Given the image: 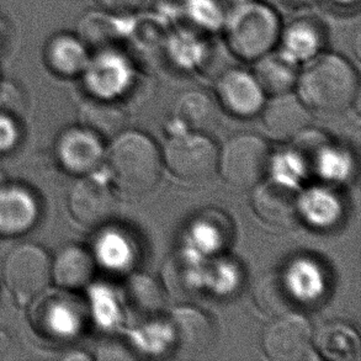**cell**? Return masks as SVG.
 <instances>
[{
  "mask_svg": "<svg viewBox=\"0 0 361 361\" xmlns=\"http://www.w3.org/2000/svg\"><path fill=\"white\" fill-rule=\"evenodd\" d=\"M298 98L312 114L339 115L359 94L357 71L338 54H316L298 78Z\"/></svg>",
  "mask_w": 361,
  "mask_h": 361,
  "instance_id": "1",
  "label": "cell"
},
{
  "mask_svg": "<svg viewBox=\"0 0 361 361\" xmlns=\"http://www.w3.org/2000/svg\"><path fill=\"white\" fill-rule=\"evenodd\" d=\"M108 161L116 185L128 195H146L161 180L159 149L140 132L118 133L109 151Z\"/></svg>",
  "mask_w": 361,
  "mask_h": 361,
  "instance_id": "2",
  "label": "cell"
},
{
  "mask_svg": "<svg viewBox=\"0 0 361 361\" xmlns=\"http://www.w3.org/2000/svg\"><path fill=\"white\" fill-rule=\"evenodd\" d=\"M226 41L233 54L253 61L271 51L281 34L280 20L269 5L244 0L226 19Z\"/></svg>",
  "mask_w": 361,
  "mask_h": 361,
  "instance_id": "3",
  "label": "cell"
},
{
  "mask_svg": "<svg viewBox=\"0 0 361 361\" xmlns=\"http://www.w3.org/2000/svg\"><path fill=\"white\" fill-rule=\"evenodd\" d=\"M49 253L37 244L16 245L3 265L5 285L21 306H27L46 293L52 280Z\"/></svg>",
  "mask_w": 361,
  "mask_h": 361,
  "instance_id": "4",
  "label": "cell"
},
{
  "mask_svg": "<svg viewBox=\"0 0 361 361\" xmlns=\"http://www.w3.org/2000/svg\"><path fill=\"white\" fill-rule=\"evenodd\" d=\"M270 151L263 138L242 133L232 137L219 154L217 168L222 179L237 189L258 185L268 171Z\"/></svg>",
  "mask_w": 361,
  "mask_h": 361,
  "instance_id": "5",
  "label": "cell"
},
{
  "mask_svg": "<svg viewBox=\"0 0 361 361\" xmlns=\"http://www.w3.org/2000/svg\"><path fill=\"white\" fill-rule=\"evenodd\" d=\"M164 161L178 179L195 183L206 180L215 173L219 152L204 133L174 132L164 147Z\"/></svg>",
  "mask_w": 361,
  "mask_h": 361,
  "instance_id": "6",
  "label": "cell"
},
{
  "mask_svg": "<svg viewBox=\"0 0 361 361\" xmlns=\"http://www.w3.org/2000/svg\"><path fill=\"white\" fill-rule=\"evenodd\" d=\"M262 344L270 360H301L311 349L312 329L298 313H283L265 328Z\"/></svg>",
  "mask_w": 361,
  "mask_h": 361,
  "instance_id": "7",
  "label": "cell"
},
{
  "mask_svg": "<svg viewBox=\"0 0 361 361\" xmlns=\"http://www.w3.org/2000/svg\"><path fill=\"white\" fill-rule=\"evenodd\" d=\"M68 209L79 225L95 228L113 219L116 199L105 181L83 176L69 190Z\"/></svg>",
  "mask_w": 361,
  "mask_h": 361,
  "instance_id": "8",
  "label": "cell"
},
{
  "mask_svg": "<svg viewBox=\"0 0 361 361\" xmlns=\"http://www.w3.org/2000/svg\"><path fill=\"white\" fill-rule=\"evenodd\" d=\"M103 140L83 126L71 127L59 135L56 157L66 171L88 176L103 161Z\"/></svg>",
  "mask_w": 361,
  "mask_h": 361,
  "instance_id": "9",
  "label": "cell"
},
{
  "mask_svg": "<svg viewBox=\"0 0 361 361\" xmlns=\"http://www.w3.org/2000/svg\"><path fill=\"white\" fill-rule=\"evenodd\" d=\"M255 186L252 201L260 220L279 228H288L298 222V195L293 184L275 178Z\"/></svg>",
  "mask_w": 361,
  "mask_h": 361,
  "instance_id": "10",
  "label": "cell"
},
{
  "mask_svg": "<svg viewBox=\"0 0 361 361\" xmlns=\"http://www.w3.org/2000/svg\"><path fill=\"white\" fill-rule=\"evenodd\" d=\"M39 217V204L23 184H0V235L16 237L31 230Z\"/></svg>",
  "mask_w": 361,
  "mask_h": 361,
  "instance_id": "11",
  "label": "cell"
},
{
  "mask_svg": "<svg viewBox=\"0 0 361 361\" xmlns=\"http://www.w3.org/2000/svg\"><path fill=\"white\" fill-rule=\"evenodd\" d=\"M34 303V324L44 337L54 341H66L75 337L82 327L78 308L63 295L41 293Z\"/></svg>",
  "mask_w": 361,
  "mask_h": 361,
  "instance_id": "12",
  "label": "cell"
},
{
  "mask_svg": "<svg viewBox=\"0 0 361 361\" xmlns=\"http://www.w3.org/2000/svg\"><path fill=\"white\" fill-rule=\"evenodd\" d=\"M217 98L228 113L238 118H253L264 106V92L253 74L242 69H228L216 85Z\"/></svg>",
  "mask_w": 361,
  "mask_h": 361,
  "instance_id": "13",
  "label": "cell"
},
{
  "mask_svg": "<svg viewBox=\"0 0 361 361\" xmlns=\"http://www.w3.org/2000/svg\"><path fill=\"white\" fill-rule=\"evenodd\" d=\"M130 74L125 59L110 49L98 51L94 59H89L82 75L94 98L114 100L130 83Z\"/></svg>",
  "mask_w": 361,
  "mask_h": 361,
  "instance_id": "14",
  "label": "cell"
},
{
  "mask_svg": "<svg viewBox=\"0 0 361 361\" xmlns=\"http://www.w3.org/2000/svg\"><path fill=\"white\" fill-rule=\"evenodd\" d=\"M264 126L269 133L281 141L293 140L307 128L312 113L298 95L288 93L274 95L262 109Z\"/></svg>",
  "mask_w": 361,
  "mask_h": 361,
  "instance_id": "15",
  "label": "cell"
},
{
  "mask_svg": "<svg viewBox=\"0 0 361 361\" xmlns=\"http://www.w3.org/2000/svg\"><path fill=\"white\" fill-rule=\"evenodd\" d=\"M207 270L195 252H178L168 259L163 279L168 291L178 300H189L200 293L205 285Z\"/></svg>",
  "mask_w": 361,
  "mask_h": 361,
  "instance_id": "16",
  "label": "cell"
},
{
  "mask_svg": "<svg viewBox=\"0 0 361 361\" xmlns=\"http://www.w3.org/2000/svg\"><path fill=\"white\" fill-rule=\"evenodd\" d=\"M88 51L77 35H54L44 46V63L54 75L73 78L87 67L90 59Z\"/></svg>",
  "mask_w": 361,
  "mask_h": 361,
  "instance_id": "17",
  "label": "cell"
},
{
  "mask_svg": "<svg viewBox=\"0 0 361 361\" xmlns=\"http://www.w3.org/2000/svg\"><path fill=\"white\" fill-rule=\"evenodd\" d=\"M171 322L176 345L183 354H200L212 344L214 327L210 319L200 311L178 308L173 311Z\"/></svg>",
  "mask_w": 361,
  "mask_h": 361,
  "instance_id": "18",
  "label": "cell"
},
{
  "mask_svg": "<svg viewBox=\"0 0 361 361\" xmlns=\"http://www.w3.org/2000/svg\"><path fill=\"white\" fill-rule=\"evenodd\" d=\"M93 254L78 244H68L59 250L51 263L52 280L64 290H78L93 278Z\"/></svg>",
  "mask_w": 361,
  "mask_h": 361,
  "instance_id": "19",
  "label": "cell"
},
{
  "mask_svg": "<svg viewBox=\"0 0 361 361\" xmlns=\"http://www.w3.org/2000/svg\"><path fill=\"white\" fill-rule=\"evenodd\" d=\"M174 120L183 131L207 135L220 123V110L215 100L202 92L181 94L174 106Z\"/></svg>",
  "mask_w": 361,
  "mask_h": 361,
  "instance_id": "20",
  "label": "cell"
},
{
  "mask_svg": "<svg viewBox=\"0 0 361 361\" xmlns=\"http://www.w3.org/2000/svg\"><path fill=\"white\" fill-rule=\"evenodd\" d=\"M280 280L293 303L317 301L326 288L324 274L319 265L307 258L290 264Z\"/></svg>",
  "mask_w": 361,
  "mask_h": 361,
  "instance_id": "21",
  "label": "cell"
},
{
  "mask_svg": "<svg viewBox=\"0 0 361 361\" xmlns=\"http://www.w3.org/2000/svg\"><path fill=\"white\" fill-rule=\"evenodd\" d=\"M254 69V78L264 94L279 95L288 93L298 83L296 61L285 52L264 54L259 57Z\"/></svg>",
  "mask_w": 361,
  "mask_h": 361,
  "instance_id": "22",
  "label": "cell"
},
{
  "mask_svg": "<svg viewBox=\"0 0 361 361\" xmlns=\"http://www.w3.org/2000/svg\"><path fill=\"white\" fill-rule=\"evenodd\" d=\"M80 125L103 138H115L121 133L126 115L113 100L93 98L85 100L79 108Z\"/></svg>",
  "mask_w": 361,
  "mask_h": 361,
  "instance_id": "23",
  "label": "cell"
},
{
  "mask_svg": "<svg viewBox=\"0 0 361 361\" xmlns=\"http://www.w3.org/2000/svg\"><path fill=\"white\" fill-rule=\"evenodd\" d=\"M298 212L316 228H331L342 217V204L334 192L313 188L298 196Z\"/></svg>",
  "mask_w": 361,
  "mask_h": 361,
  "instance_id": "24",
  "label": "cell"
},
{
  "mask_svg": "<svg viewBox=\"0 0 361 361\" xmlns=\"http://www.w3.org/2000/svg\"><path fill=\"white\" fill-rule=\"evenodd\" d=\"M322 42V30L319 25L312 20H296L283 31V52L296 62L310 59L318 54Z\"/></svg>",
  "mask_w": 361,
  "mask_h": 361,
  "instance_id": "25",
  "label": "cell"
},
{
  "mask_svg": "<svg viewBox=\"0 0 361 361\" xmlns=\"http://www.w3.org/2000/svg\"><path fill=\"white\" fill-rule=\"evenodd\" d=\"M120 31L115 20L103 13L84 14L78 24V36L87 49L104 51L118 39Z\"/></svg>",
  "mask_w": 361,
  "mask_h": 361,
  "instance_id": "26",
  "label": "cell"
},
{
  "mask_svg": "<svg viewBox=\"0 0 361 361\" xmlns=\"http://www.w3.org/2000/svg\"><path fill=\"white\" fill-rule=\"evenodd\" d=\"M317 345L324 357L349 360L357 355L359 343L355 333L342 324H329L319 331Z\"/></svg>",
  "mask_w": 361,
  "mask_h": 361,
  "instance_id": "27",
  "label": "cell"
},
{
  "mask_svg": "<svg viewBox=\"0 0 361 361\" xmlns=\"http://www.w3.org/2000/svg\"><path fill=\"white\" fill-rule=\"evenodd\" d=\"M93 257L106 268L121 270L131 265L133 248L131 242L121 232L108 231L97 240Z\"/></svg>",
  "mask_w": 361,
  "mask_h": 361,
  "instance_id": "28",
  "label": "cell"
},
{
  "mask_svg": "<svg viewBox=\"0 0 361 361\" xmlns=\"http://www.w3.org/2000/svg\"><path fill=\"white\" fill-rule=\"evenodd\" d=\"M215 212L201 216L191 227V238L204 252H216L230 238L228 225Z\"/></svg>",
  "mask_w": 361,
  "mask_h": 361,
  "instance_id": "29",
  "label": "cell"
},
{
  "mask_svg": "<svg viewBox=\"0 0 361 361\" xmlns=\"http://www.w3.org/2000/svg\"><path fill=\"white\" fill-rule=\"evenodd\" d=\"M128 301L141 313L157 312L161 306V291L149 279L136 276L127 286Z\"/></svg>",
  "mask_w": 361,
  "mask_h": 361,
  "instance_id": "30",
  "label": "cell"
},
{
  "mask_svg": "<svg viewBox=\"0 0 361 361\" xmlns=\"http://www.w3.org/2000/svg\"><path fill=\"white\" fill-rule=\"evenodd\" d=\"M0 114L18 120L24 116V95L14 83L0 82Z\"/></svg>",
  "mask_w": 361,
  "mask_h": 361,
  "instance_id": "31",
  "label": "cell"
},
{
  "mask_svg": "<svg viewBox=\"0 0 361 361\" xmlns=\"http://www.w3.org/2000/svg\"><path fill=\"white\" fill-rule=\"evenodd\" d=\"M21 140V127L19 120L0 114V154L15 149Z\"/></svg>",
  "mask_w": 361,
  "mask_h": 361,
  "instance_id": "32",
  "label": "cell"
},
{
  "mask_svg": "<svg viewBox=\"0 0 361 361\" xmlns=\"http://www.w3.org/2000/svg\"><path fill=\"white\" fill-rule=\"evenodd\" d=\"M104 9L115 14H128L141 8L145 0H95Z\"/></svg>",
  "mask_w": 361,
  "mask_h": 361,
  "instance_id": "33",
  "label": "cell"
},
{
  "mask_svg": "<svg viewBox=\"0 0 361 361\" xmlns=\"http://www.w3.org/2000/svg\"><path fill=\"white\" fill-rule=\"evenodd\" d=\"M13 345V339L10 333L3 326H0V357H5Z\"/></svg>",
  "mask_w": 361,
  "mask_h": 361,
  "instance_id": "34",
  "label": "cell"
},
{
  "mask_svg": "<svg viewBox=\"0 0 361 361\" xmlns=\"http://www.w3.org/2000/svg\"><path fill=\"white\" fill-rule=\"evenodd\" d=\"M9 26L6 24V21L0 16V54L4 51L5 46L9 42Z\"/></svg>",
  "mask_w": 361,
  "mask_h": 361,
  "instance_id": "35",
  "label": "cell"
},
{
  "mask_svg": "<svg viewBox=\"0 0 361 361\" xmlns=\"http://www.w3.org/2000/svg\"><path fill=\"white\" fill-rule=\"evenodd\" d=\"M288 4L293 5V6H305V5H311L316 3L317 0H283Z\"/></svg>",
  "mask_w": 361,
  "mask_h": 361,
  "instance_id": "36",
  "label": "cell"
},
{
  "mask_svg": "<svg viewBox=\"0 0 361 361\" xmlns=\"http://www.w3.org/2000/svg\"><path fill=\"white\" fill-rule=\"evenodd\" d=\"M332 1L341 6H350V5L355 4L357 0H332Z\"/></svg>",
  "mask_w": 361,
  "mask_h": 361,
  "instance_id": "37",
  "label": "cell"
},
{
  "mask_svg": "<svg viewBox=\"0 0 361 361\" xmlns=\"http://www.w3.org/2000/svg\"><path fill=\"white\" fill-rule=\"evenodd\" d=\"M4 181H6V179H5V176H3V173L0 171V184H3Z\"/></svg>",
  "mask_w": 361,
  "mask_h": 361,
  "instance_id": "38",
  "label": "cell"
}]
</instances>
